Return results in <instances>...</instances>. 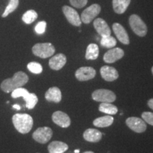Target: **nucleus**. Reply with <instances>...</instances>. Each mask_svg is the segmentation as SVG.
<instances>
[{"label":"nucleus","mask_w":153,"mask_h":153,"mask_svg":"<svg viewBox=\"0 0 153 153\" xmlns=\"http://www.w3.org/2000/svg\"><path fill=\"white\" fill-rule=\"evenodd\" d=\"M28 81V76L24 72H17L12 78L6 79L1 82V89L6 93L12 92L17 88L22 87Z\"/></svg>","instance_id":"1"},{"label":"nucleus","mask_w":153,"mask_h":153,"mask_svg":"<svg viewBox=\"0 0 153 153\" xmlns=\"http://www.w3.org/2000/svg\"><path fill=\"white\" fill-rule=\"evenodd\" d=\"M12 122L17 131L22 134H26L30 132L33 125V118L27 114L14 115L12 117Z\"/></svg>","instance_id":"2"},{"label":"nucleus","mask_w":153,"mask_h":153,"mask_svg":"<svg viewBox=\"0 0 153 153\" xmlns=\"http://www.w3.org/2000/svg\"><path fill=\"white\" fill-rule=\"evenodd\" d=\"M129 24L136 35L144 37L148 33V27L138 15L132 14L129 18Z\"/></svg>","instance_id":"3"},{"label":"nucleus","mask_w":153,"mask_h":153,"mask_svg":"<svg viewBox=\"0 0 153 153\" xmlns=\"http://www.w3.org/2000/svg\"><path fill=\"white\" fill-rule=\"evenodd\" d=\"M55 49L53 44L50 43H36L32 48V52L36 56L41 58H48L53 56Z\"/></svg>","instance_id":"4"},{"label":"nucleus","mask_w":153,"mask_h":153,"mask_svg":"<svg viewBox=\"0 0 153 153\" xmlns=\"http://www.w3.org/2000/svg\"><path fill=\"white\" fill-rule=\"evenodd\" d=\"M91 97L94 101L102 103H112L116 99V96L114 92L104 89L95 90L91 94Z\"/></svg>","instance_id":"5"},{"label":"nucleus","mask_w":153,"mask_h":153,"mask_svg":"<svg viewBox=\"0 0 153 153\" xmlns=\"http://www.w3.org/2000/svg\"><path fill=\"white\" fill-rule=\"evenodd\" d=\"M101 7L98 4H94L89 6L82 11L81 14V21L86 24H89L92 22L95 17L99 14L101 11Z\"/></svg>","instance_id":"6"},{"label":"nucleus","mask_w":153,"mask_h":153,"mask_svg":"<svg viewBox=\"0 0 153 153\" xmlns=\"http://www.w3.org/2000/svg\"><path fill=\"white\" fill-rule=\"evenodd\" d=\"M33 138L36 142L45 144L47 143L53 136V131L49 127H41L33 132Z\"/></svg>","instance_id":"7"},{"label":"nucleus","mask_w":153,"mask_h":153,"mask_svg":"<svg viewBox=\"0 0 153 153\" xmlns=\"http://www.w3.org/2000/svg\"><path fill=\"white\" fill-rule=\"evenodd\" d=\"M62 12L68 22L74 26H80L82 24L81 18L75 9L69 6H63Z\"/></svg>","instance_id":"8"},{"label":"nucleus","mask_w":153,"mask_h":153,"mask_svg":"<svg viewBox=\"0 0 153 153\" xmlns=\"http://www.w3.org/2000/svg\"><path fill=\"white\" fill-rule=\"evenodd\" d=\"M126 123L130 129L137 133H143L147 129L146 123L144 120L137 117H130L127 118Z\"/></svg>","instance_id":"9"},{"label":"nucleus","mask_w":153,"mask_h":153,"mask_svg":"<svg viewBox=\"0 0 153 153\" xmlns=\"http://www.w3.org/2000/svg\"><path fill=\"white\" fill-rule=\"evenodd\" d=\"M96 70L91 67H82L76 70L75 76L79 81L84 82L92 79L96 76Z\"/></svg>","instance_id":"10"},{"label":"nucleus","mask_w":153,"mask_h":153,"mask_svg":"<svg viewBox=\"0 0 153 153\" xmlns=\"http://www.w3.org/2000/svg\"><path fill=\"white\" fill-rule=\"evenodd\" d=\"M52 120L56 125L62 128H68L71 124V120L68 115L60 111H57L53 113L52 115Z\"/></svg>","instance_id":"11"},{"label":"nucleus","mask_w":153,"mask_h":153,"mask_svg":"<svg viewBox=\"0 0 153 153\" xmlns=\"http://www.w3.org/2000/svg\"><path fill=\"white\" fill-rule=\"evenodd\" d=\"M124 56V51L120 48H115L111 49L105 53L104 61L106 63H114L119 60Z\"/></svg>","instance_id":"12"},{"label":"nucleus","mask_w":153,"mask_h":153,"mask_svg":"<svg viewBox=\"0 0 153 153\" xmlns=\"http://www.w3.org/2000/svg\"><path fill=\"white\" fill-rule=\"evenodd\" d=\"M112 28L118 41L125 45H128L130 43V38L123 26L118 23H114Z\"/></svg>","instance_id":"13"},{"label":"nucleus","mask_w":153,"mask_h":153,"mask_svg":"<svg viewBox=\"0 0 153 153\" xmlns=\"http://www.w3.org/2000/svg\"><path fill=\"white\" fill-rule=\"evenodd\" d=\"M94 27L101 37L111 36V33L108 24L103 19L98 18L95 19L94 22Z\"/></svg>","instance_id":"14"},{"label":"nucleus","mask_w":153,"mask_h":153,"mask_svg":"<svg viewBox=\"0 0 153 153\" xmlns=\"http://www.w3.org/2000/svg\"><path fill=\"white\" fill-rule=\"evenodd\" d=\"M101 77L107 82H113L118 78V72L113 67L104 65L100 69Z\"/></svg>","instance_id":"15"},{"label":"nucleus","mask_w":153,"mask_h":153,"mask_svg":"<svg viewBox=\"0 0 153 153\" xmlns=\"http://www.w3.org/2000/svg\"><path fill=\"white\" fill-rule=\"evenodd\" d=\"M67 57L62 53H58L51 57L49 60V66L52 70H60L66 64Z\"/></svg>","instance_id":"16"},{"label":"nucleus","mask_w":153,"mask_h":153,"mask_svg":"<svg viewBox=\"0 0 153 153\" xmlns=\"http://www.w3.org/2000/svg\"><path fill=\"white\" fill-rule=\"evenodd\" d=\"M45 98L48 101L54 103H59L62 99V93L58 87H51L45 92Z\"/></svg>","instance_id":"17"},{"label":"nucleus","mask_w":153,"mask_h":153,"mask_svg":"<svg viewBox=\"0 0 153 153\" xmlns=\"http://www.w3.org/2000/svg\"><path fill=\"white\" fill-rule=\"evenodd\" d=\"M83 137L85 140L90 143H97L101 140L102 133L98 130L94 128H89L84 132Z\"/></svg>","instance_id":"18"},{"label":"nucleus","mask_w":153,"mask_h":153,"mask_svg":"<svg viewBox=\"0 0 153 153\" xmlns=\"http://www.w3.org/2000/svg\"><path fill=\"white\" fill-rule=\"evenodd\" d=\"M50 153H64L68 150V145L60 141H53L48 146Z\"/></svg>","instance_id":"19"},{"label":"nucleus","mask_w":153,"mask_h":153,"mask_svg":"<svg viewBox=\"0 0 153 153\" xmlns=\"http://www.w3.org/2000/svg\"><path fill=\"white\" fill-rule=\"evenodd\" d=\"M131 0H113V9L115 13L123 14L127 10Z\"/></svg>","instance_id":"20"},{"label":"nucleus","mask_w":153,"mask_h":153,"mask_svg":"<svg viewBox=\"0 0 153 153\" xmlns=\"http://www.w3.org/2000/svg\"><path fill=\"white\" fill-rule=\"evenodd\" d=\"M114 118L111 116H102V117H99L96 118L94 120L93 124L94 126L99 128H105L108 127V126H111L113 123H114Z\"/></svg>","instance_id":"21"},{"label":"nucleus","mask_w":153,"mask_h":153,"mask_svg":"<svg viewBox=\"0 0 153 153\" xmlns=\"http://www.w3.org/2000/svg\"><path fill=\"white\" fill-rule=\"evenodd\" d=\"M99 46L95 43H91L88 45L86 50L85 57L87 60H96L99 57Z\"/></svg>","instance_id":"22"},{"label":"nucleus","mask_w":153,"mask_h":153,"mask_svg":"<svg viewBox=\"0 0 153 153\" xmlns=\"http://www.w3.org/2000/svg\"><path fill=\"white\" fill-rule=\"evenodd\" d=\"M99 110L101 112L108 115H115L117 114L118 108L115 105L110 103H104L101 104L99 106Z\"/></svg>","instance_id":"23"},{"label":"nucleus","mask_w":153,"mask_h":153,"mask_svg":"<svg viewBox=\"0 0 153 153\" xmlns=\"http://www.w3.org/2000/svg\"><path fill=\"white\" fill-rule=\"evenodd\" d=\"M38 18V14L34 10H28L24 13L22 16V20L26 24H30L35 22Z\"/></svg>","instance_id":"24"},{"label":"nucleus","mask_w":153,"mask_h":153,"mask_svg":"<svg viewBox=\"0 0 153 153\" xmlns=\"http://www.w3.org/2000/svg\"><path fill=\"white\" fill-rule=\"evenodd\" d=\"M24 99L26 101V107L28 109H32L38 103V97L35 94L29 93Z\"/></svg>","instance_id":"25"},{"label":"nucleus","mask_w":153,"mask_h":153,"mask_svg":"<svg viewBox=\"0 0 153 153\" xmlns=\"http://www.w3.org/2000/svg\"><path fill=\"white\" fill-rule=\"evenodd\" d=\"M19 4V0H9V4L7 5V7H6L4 11L1 15V17L2 18H5L7 17L9 14L14 12V11L16 10L18 7Z\"/></svg>","instance_id":"26"},{"label":"nucleus","mask_w":153,"mask_h":153,"mask_svg":"<svg viewBox=\"0 0 153 153\" xmlns=\"http://www.w3.org/2000/svg\"><path fill=\"white\" fill-rule=\"evenodd\" d=\"M100 43L103 47L107 48H111L114 47L116 45L117 42L113 36H107L102 37Z\"/></svg>","instance_id":"27"},{"label":"nucleus","mask_w":153,"mask_h":153,"mask_svg":"<svg viewBox=\"0 0 153 153\" xmlns=\"http://www.w3.org/2000/svg\"><path fill=\"white\" fill-rule=\"evenodd\" d=\"M27 68L28 70L33 74H41L43 72V67L40 63L36 62H29L27 65Z\"/></svg>","instance_id":"28"},{"label":"nucleus","mask_w":153,"mask_h":153,"mask_svg":"<svg viewBox=\"0 0 153 153\" xmlns=\"http://www.w3.org/2000/svg\"><path fill=\"white\" fill-rule=\"evenodd\" d=\"M28 94H29V92H28L27 89L22 87H19L17 88L16 89H14V90L11 92V97L14 99L18 98V97H23V98H25Z\"/></svg>","instance_id":"29"},{"label":"nucleus","mask_w":153,"mask_h":153,"mask_svg":"<svg viewBox=\"0 0 153 153\" xmlns=\"http://www.w3.org/2000/svg\"><path fill=\"white\" fill-rule=\"evenodd\" d=\"M70 2L75 8L81 9L87 5L88 0H70Z\"/></svg>","instance_id":"30"},{"label":"nucleus","mask_w":153,"mask_h":153,"mask_svg":"<svg viewBox=\"0 0 153 153\" xmlns=\"http://www.w3.org/2000/svg\"><path fill=\"white\" fill-rule=\"evenodd\" d=\"M46 22H44V21L38 22L35 26V31L36 32V33L43 34L45 33V28H46Z\"/></svg>","instance_id":"31"},{"label":"nucleus","mask_w":153,"mask_h":153,"mask_svg":"<svg viewBox=\"0 0 153 153\" xmlns=\"http://www.w3.org/2000/svg\"><path fill=\"white\" fill-rule=\"evenodd\" d=\"M141 116H142L143 120L145 122L153 126V113L148 111L143 112Z\"/></svg>","instance_id":"32"},{"label":"nucleus","mask_w":153,"mask_h":153,"mask_svg":"<svg viewBox=\"0 0 153 153\" xmlns=\"http://www.w3.org/2000/svg\"><path fill=\"white\" fill-rule=\"evenodd\" d=\"M148 106L151 108V109L153 110V99H151L148 101Z\"/></svg>","instance_id":"33"},{"label":"nucleus","mask_w":153,"mask_h":153,"mask_svg":"<svg viewBox=\"0 0 153 153\" xmlns=\"http://www.w3.org/2000/svg\"><path fill=\"white\" fill-rule=\"evenodd\" d=\"M13 108H15V109H16V110H20L21 109V106L18 104L13 105Z\"/></svg>","instance_id":"34"},{"label":"nucleus","mask_w":153,"mask_h":153,"mask_svg":"<svg viewBox=\"0 0 153 153\" xmlns=\"http://www.w3.org/2000/svg\"><path fill=\"white\" fill-rule=\"evenodd\" d=\"M79 150H74V153H79Z\"/></svg>","instance_id":"35"},{"label":"nucleus","mask_w":153,"mask_h":153,"mask_svg":"<svg viewBox=\"0 0 153 153\" xmlns=\"http://www.w3.org/2000/svg\"><path fill=\"white\" fill-rule=\"evenodd\" d=\"M84 153H94V152H91V151H87V152H85Z\"/></svg>","instance_id":"36"},{"label":"nucleus","mask_w":153,"mask_h":153,"mask_svg":"<svg viewBox=\"0 0 153 153\" xmlns=\"http://www.w3.org/2000/svg\"><path fill=\"white\" fill-rule=\"evenodd\" d=\"M152 74H153V67L152 68Z\"/></svg>","instance_id":"37"},{"label":"nucleus","mask_w":153,"mask_h":153,"mask_svg":"<svg viewBox=\"0 0 153 153\" xmlns=\"http://www.w3.org/2000/svg\"><path fill=\"white\" fill-rule=\"evenodd\" d=\"M49 153H50V152H49Z\"/></svg>","instance_id":"38"}]
</instances>
